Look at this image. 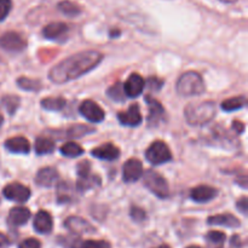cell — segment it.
<instances>
[{"label":"cell","mask_w":248,"mask_h":248,"mask_svg":"<svg viewBox=\"0 0 248 248\" xmlns=\"http://www.w3.org/2000/svg\"><path fill=\"white\" fill-rule=\"evenodd\" d=\"M81 248H110V244L104 240H89L81 245Z\"/></svg>","instance_id":"836d02e7"},{"label":"cell","mask_w":248,"mask_h":248,"mask_svg":"<svg viewBox=\"0 0 248 248\" xmlns=\"http://www.w3.org/2000/svg\"><path fill=\"white\" fill-rule=\"evenodd\" d=\"M236 207L239 208L240 211H241L244 215H247V210H248V202H247V198L246 196H244V198L240 199L239 201H237V205Z\"/></svg>","instance_id":"ab89813d"},{"label":"cell","mask_w":248,"mask_h":248,"mask_svg":"<svg viewBox=\"0 0 248 248\" xmlns=\"http://www.w3.org/2000/svg\"><path fill=\"white\" fill-rule=\"evenodd\" d=\"M11 9H12L11 0H0V22H2L7 16H9Z\"/></svg>","instance_id":"e575fe53"},{"label":"cell","mask_w":248,"mask_h":248,"mask_svg":"<svg viewBox=\"0 0 248 248\" xmlns=\"http://www.w3.org/2000/svg\"><path fill=\"white\" fill-rule=\"evenodd\" d=\"M58 178H60V176H58L57 170H55L53 167H44L35 176V183L39 186L51 188L57 183Z\"/></svg>","instance_id":"5bb4252c"},{"label":"cell","mask_w":248,"mask_h":248,"mask_svg":"<svg viewBox=\"0 0 248 248\" xmlns=\"http://www.w3.org/2000/svg\"><path fill=\"white\" fill-rule=\"evenodd\" d=\"M119 123L124 126L136 127L142 123V114H140L138 104H132L126 111H120L118 114Z\"/></svg>","instance_id":"4fadbf2b"},{"label":"cell","mask_w":248,"mask_h":248,"mask_svg":"<svg viewBox=\"0 0 248 248\" xmlns=\"http://www.w3.org/2000/svg\"><path fill=\"white\" fill-rule=\"evenodd\" d=\"M130 216L133 220H136V222H143V220L145 219L144 211L140 207H136V206H133V207L131 208Z\"/></svg>","instance_id":"8d00e7d4"},{"label":"cell","mask_w":248,"mask_h":248,"mask_svg":"<svg viewBox=\"0 0 248 248\" xmlns=\"http://www.w3.org/2000/svg\"><path fill=\"white\" fill-rule=\"evenodd\" d=\"M80 114L84 116L86 120H89L90 123L98 124L101 121L104 120V110L93 101H84L80 104L79 108Z\"/></svg>","instance_id":"ba28073f"},{"label":"cell","mask_w":248,"mask_h":248,"mask_svg":"<svg viewBox=\"0 0 248 248\" xmlns=\"http://www.w3.org/2000/svg\"><path fill=\"white\" fill-rule=\"evenodd\" d=\"M1 104L4 106V108L6 109V111L10 115H14V113L17 110V108L19 106V98L16 96L7 94V96H4L1 98Z\"/></svg>","instance_id":"1f68e13d"},{"label":"cell","mask_w":248,"mask_h":248,"mask_svg":"<svg viewBox=\"0 0 248 248\" xmlns=\"http://www.w3.org/2000/svg\"><path fill=\"white\" fill-rule=\"evenodd\" d=\"M26 40L16 31H9L0 36V47L7 52H21L26 48Z\"/></svg>","instance_id":"52a82bcc"},{"label":"cell","mask_w":248,"mask_h":248,"mask_svg":"<svg viewBox=\"0 0 248 248\" xmlns=\"http://www.w3.org/2000/svg\"><path fill=\"white\" fill-rule=\"evenodd\" d=\"M34 150L38 155L51 154L55 150V143L48 138L39 137L36 138L35 144H34Z\"/></svg>","instance_id":"603a6c76"},{"label":"cell","mask_w":248,"mask_h":248,"mask_svg":"<svg viewBox=\"0 0 248 248\" xmlns=\"http://www.w3.org/2000/svg\"><path fill=\"white\" fill-rule=\"evenodd\" d=\"M31 218V211L24 207H15L10 211L7 222L11 227H22Z\"/></svg>","instance_id":"d6986e66"},{"label":"cell","mask_w":248,"mask_h":248,"mask_svg":"<svg viewBox=\"0 0 248 248\" xmlns=\"http://www.w3.org/2000/svg\"><path fill=\"white\" fill-rule=\"evenodd\" d=\"M162 84H164V81L160 79H157V78H150V79L148 80V85H149V87L152 90L161 89Z\"/></svg>","instance_id":"f35d334b"},{"label":"cell","mask_w":248,"mask_h":248,"mask_svg":"<svg viewBox=\"0 0 248 248\" xmlns=\"http://www.w3.org/2000/svg\"><path fill=\"white\" fill-rule=\"evenodd\" d=\"M58 10L68 17H75L81 14V9L72 1H61L58 4Z\"/></svg>","instance_id":"f546056e"},{"label":"cell","mask_w":248,"mask_h":248,"mask_svg":"<svg viewBox=\"0 0 248 248\" xmlns=\"http://www.w3.org/2000/svg\"><path fill=\"white\" fill-rule=\"evenodd\" d=\"M103 60L98 51H82L56 64L48 73V79L55 84H65L91 72Z\"/></svg>","instance_id":"6da1fadb"},{"label":"cell","mask_w":248,"mask_h":248,"mask_svg":"<svg viewBox=\"0 0 248 248\" xmlns=\"http://www.w3.org/2000/svg\"><path fill=\"white\" fill-rule=\"evenodd\" d=\"M220 1H223V2H227V4H232V2L237 1V0H220Z\"/></svg>","instance_id":"7bdbcfd3"},{"label":"cell","mask_w":248,"mask_h":248,"mask_svg":"<svg viewBox=\"0 0 248 248\" xmlns=\"http://www.w3.org/2000/svg\"><path fill=\"white\" fill-rule=\"evenodd\" d=\"M2 123H4V118H2L1 113H0V126H1V125H2Z\"/></svg>","instance_id":"ee69618b"},{"label":"cell","mask_w":248,"mask_h":248,"mask_svg":"<svg viewBox=\"0 0 248 248\" xmlns=\"http://www.w3.org/2000/svg\"><path fill=\"white\" fill-rule=\"evenodd\" d=\"M217 196H218L217 189L210 186H196V188H194L190 193L191 200L200 203H205V202H208V201H212L213 199H216Z\"/></svg>","instance_id":"9a60e30c"},{"label":"cell","mask_w":248,"mask_h":248,"mask_svg":"<svg viewBox=\"0 0 248 248\" xmlns=\"http://www.w3.org/2000/svg\"><path fill=\"white\" fill-rule=\"evenodd\" d=\"M61 154L67 157H78L84 154V149L77 143L69 142L61 147Z\"/></svg>","instance_id":"f1b7e54d"},{"label":"cell","mask_w":248,"mask_h":248,"mask_svg":"<svg viewBox=\"0 0 248 248\" xmlns=\"http://www.w3.org/2000/svg\"><path fill=\"white\" fill-rule=\"evenodd\" d=\"M9 245H10V241L6 237V235L0 232V248H6Z\"/></svg>","instance_id":"60d3db41"},{"label":"cell","mask_w":248,"mask_h":248,"mask_svg":"<svg viewBox=\"0 0 248 248\" xmlns=\"http://www.w3.org/2000/svg\"><path fill=\"white\" fill-rule=\"evenodd\" d=\"M247 104V99L245 96H237L234 98H229L222 103V109L224 111H234L242 109Z\"/></svg>","instance_id":"4316f807"},{"label":"cell","mask_w":248,"mask_h":248,"mask_svg":"<svg viewBox=\"0 0 248 248\" xmlns=\"http://www.w3.org/2000/svg\"><path fill=\"white\" fill-rule=\"evenodd\" d=\"M107 94L110 99L115 102H124L125 101V91H124V85L120 82H116L115 85L110 86L107 91Z\"/></svg>","instance_id":"4dcf8cb0"},{"label":"cell","mask_w":248,"mask_h":248,"mask_svg":"<svg viewBox=\"0 0 248 248\" xmlns=\"http://www.w3.org/2000/svg\"><path fill=\"white\" fill-rule=\"evenodd\" d=\"M143 174L142 162L137 159H130L125 162L123 169V178L126 183L137 182Z\"/></svg>","instance_id":"9c48e42d"},{"label":"cell","mask_w":248,"mask_h":248,"mask_svg":"<svg viewBox=\"0 0 248 248\" xmlns=\"http://www.w3.org/2000/svg\"><path fill=\"white\" fill-rule=\"evenodd\" d=\"M144 86L145 81L143 80V78L140 74H137V73H133V74L128 77V79L124 84V91H125V94L127 97L136 98V97L140 96V93L144 90Z\"/></svg>","instance_id":"8fae6325"},{"label":"cell","mask_w":248,"mask_h":248,"mask_svg":"<svg viewBox=\"0 0 248 248\" xmlns=\"http://www.w3.org/2000/svg\"><path fill=\"white\" fill-rule=\"evenodd\" d=\"M41 107L46 110L60 111L65 107V101L62 97H48L41 101Z\"/></svg>","instance_id":"484cf974"},{"label":"cell","mask_w":248,"mask_h":248,"mask_svg":"<svg viewBox=\"0 0 248 248\" xmlns=\"http://www.w3.org/2000/svg\"><path fill=\"white\" fill-rule=\"evenodd\" d=\"M78 176L79 178H84V177L90 176V172H91V165L89 161H82L78 165Z\"/></svg>","instance_id":"d590c367"},{"label":"cell","mask_w":248,"mask_h":248,"mask_svg":"<svg viewBox=\"0 0 248 248\" xmlns=\"http://www.w3.org/2000/svg\"><path fill=\"white\" fill-rule=\"evenodd\" d=\"M145 157H147L150 164L157 166V165H162L171 161L172 154L166 143L157 140V142H154L148 148L147 153H145Z\"/></svg>","instance_id":"5b68a950"},{"label":"cell","mask_w":248,"mask_h":248,"mask_svg":"<svg viewBox=\"0 0 248 248\" xmlns=\"http://www.w3.org/2000/svg\"><path fill=\"white\" fill-rule=\"evenodd\" d=\"M205 81L196 72L184 73L177 81V92L183 97L200 96L205 92Z\"/></svg>","instance_id":"3957f363"},{"label":"cell","mask_w":248,"mask_h":248,"mask_svg":"<svg viewBox=\"0 0 248 248\" xmlns=\"http://www.w3.org/2000/svg\"><path fill=\"white\" fill-rule=\"evenodd\" d=\"M92 156L97 157L101 160H107V161H113L120 156V150L113 143H106L103 145L94 148L91 150Z\"/></svg>","instance_id":"2e32d148"},{"label":"cell","mask_w":248,"mask_h":248,"mask_svg":"<svg viewBox=\"0 0 248 248\" xmlns=\"http://www.w3.org/2000/svg\"><path fill=\"white\" fill-rule=\"evenodd\" d=\"M225 240H227V235L222 232L213 230L206 234V241L211 248H223Z\"/></svg>","instance_id":"d4e9b609"},{"label":"cell","mask_w":248,"mask_h":248,"mask_svg":"<svg viewBox=\"0 0 248 248\" xmlns=\"http://www.w3.org/2000/svg\"><path fill=\"white\" fill-rule=\"evenodd\" d=\"M17 85H18L22 90H26V91H39V90L41 89L40 81L24 77L19 78V79L17 80Z\"/></svg>","instance_id":"d6a6232c"},{"label":"cell","mask_w":248,"mask_h":248,"mask_svg":"<svg viewBox=\"0 0 248 248\" xmlns=\"http://www.w3.org/2000/svg\"><path fill=\"white\" fill-rule=\"evenodd\" d=\"M207 223L210 225H222V227L227 228H237L241 224L240 220L234 215H230V213L212 216V217L208 218Z\"/></svg>","instance_id":"44dd1931"},{"label":"cell","mask_w":248,"mask_h":248,"mask_svg":"<svg viewBox=\"0 0 248 248\" xmlns=\"http://www.w3.org/2000/svg\"><path fill=\"white\" fill-rule=\"evenodd\" d=\"M188 248H201V247H199V246H190V247H188Z\"/></svg>","instance_id":"bcb514c9"},{"label":"cell","mask_w":248,"mask_h":248,"mask_svg":"<svg viewBox=\"0 0 248 248\" xmlns=\"http://www.w3.org/2000/svg\"><path fill=\"white\" fill-rule=\"evenodd\" d=\"M145 102L148 104V109H149V115H148V124L150 126H157L162 120L165 119V109L161 106V103L154 99L153 97L147 96L145 97Z\"/></svg>","instance_id":"30bf717a"},{"label":"cell","mask_w":248,"mask_h":248,"mask_svg":"<svg viewBox=\"0 0 248 248\" xmlns=\"http://www.w3.org/2000/svg\"><path fill=\"white\" fill-rule=\"evenodd\" d=\"M33 227L39 234H48V232H51L53 228V223L50 213L47 211H39L35 217H34Z\"/></svg>","instance_id":"e0dca14e"},{"label":"cell","mask_w":248,"mask_h":248,"mask_svg":"<svg viewBox=\"0 0 248 248\" xmlns=\"http://www.w3.org/2000/svg\"><path fill=\"white\" fill-rule=\"evenodd\" d=\"M217 113V104L215 102H200L190 103L184 110L186 120L191 126H202L213 120Z\"/></svg>","instance_id":"7a4b0ae2"},{"label":"cell","mask_w":248,"mask_h":248,"mask_svg":"<svg viewBox=\"0 0 248 248\" xmlns=\"http://www.w3.org/2000/svg\"><path fill=\"white\" fill-rule=\"evenodd\" d=\"M98 186H101V179H99V177L91 176V174H90V176L84 177V178H79L77 184V189L79 191H82V193H84V191L90 190V189Z\"/></svg>","instance_id":"83f0119b"},{"label":"cell","mask_w":248,"mask_h":248,"mask_svg":"<svg viewBox=\"0 0 248 248\" xmlns=\"http://www.w3.org/2000/svg\"><path fill=\"white\" fill-rule=\"evenodd\" d=\"M18 248H41V244L36 239H27L19 244Z\"/></svg>","instance_id":"74e56055"},{"label":"cell","mask_w":248,"mask_h":248,"mask_svg":"<svg viewBox=\"0 0 248 248\" xmlns=\"http://www.w3.org/2000/svg\"><path fill=\"white\" fill-rule=\"evenodd\" d=\"M2 195L10 201L23 203L31 198V189L21 183H11L2 189Z\"/></svg>","instance_id":"8992f818"},{"label":"cell","mask_w":248,"mask_h":248,"mask_svg":"<svg viewBox=\"0 0 248 248\" xmlns=\"http://www.w3.org/2000/svg\"><path fill=\"white\" fill-rule=\"evenodd\" d=\"M68 26L62 22H55V23H50L43 29V34L46 39H50V40H58L61 38H64L67 35Z\"/></svg>","instance_id":"ac0fdd59"},{"label":"cell","mask_w":248,"mask_h":248,"mask_svg":"<svg viewBox=\"0 0 248 248\" xmlns=\"http://www.w3.org/2000/svg\"><path fill=\"white\" fill-rule=\"evenodd\" d=\"M5 148L14 154H28L31 144L24 137H12L5 142Z\"/></svg>","instance_id":"ffe728a7"},{"label":"cell","mask_w":248,"mask_h":248,"mask_svg":"<svg viewBox=\"0 0 248 248\" xmlns=\"http://www.w3.org/2000/svg\"><path fill=\"white\" fill-rule=\"evenodd\" d=\"M143 183L154 195L160 199H166L170 196V186L166 179L157 172L148 170L143 174Z\"/></svg>","instance_id":"277c9868"},{"label":"cell","mask_w":248,"mask_h":248,"mask_svg":"<svg viewBox=\"0 0 248 248\" xmlns=\"http://www.w3.org/2000/svg\"><path fill=\"white\" fill-rule=\"evenodd\" d=\"M64 227L74 234H92L96 232V229L87 220H85L84 218L74 217V216L68 217L64 220Z\"/></svg>","instance_id":"7c38bea8"},{"label":"cell","mask_w":248,"mask_h":248,"mask_svg":"<svg viewBox=\"0 0 248 248\" xmlns=\"http://www.w3.org/2000/svg\"><path fill=\"white\" fill-rule=\"evenodd\" d=\"M92 132H94L93 127H91V126H87V125H80V124H78V125L72 126V127H69L67 131H65L64 137L80 138V137H82V136L90 135V133H92Z\"/></svg>","instance_id":"cb8c5ba5"},{"label":"cell","mask_w":248,"mask_h":248,"mask_svg":"<svg viewBox=\"0 0 248 248\" xmlns=\"http://www.w3.org/2000/svg\"><path fill=\"white\" fill-rule=\"evenodd\" d=\"M74 199V188L68 182H61L57 186V201L60 203H68Z\"/></svg>","instance_id":"7402d4cb"},{"label":"cell","mask_w":248,"mask_h":248,"mask_svg":"<svg viewBox=\"0 0 248 248\" xmlns=\"http://www.w3.org/2000/svg\"><path fill=\"white\" fill-rule=\"evenodd\" d=\"M232 128H234V130L240 135V133H242L245 131V125L242 123H237V121H235L234 125H232Z\"/></svg>","instance_id":"b9f144b4"},{"label":"cell","mask_w":248,"mask_h":248,"mask_svg":"<svg viewBox=\"0 0 248 248\" xmlns=\"http://www.w3.org/2000/svg\"><path fill=\"white\" fill-rule=\"evenodd\" d=\"M156 248H170V247L167 246V245H161V246H159V247H156Z\"/></svg>","instance_id":"f6af8a7d"}]
</instances>
